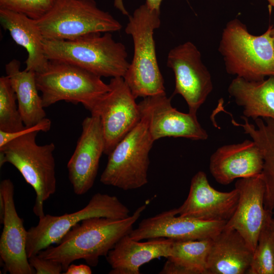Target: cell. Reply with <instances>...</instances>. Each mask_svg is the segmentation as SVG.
Returning a JSON list of instances; mask_svg holds the SVG:
<instances>
[{"label": "cell", "mask_w": 274, "mask_h": 274, "mask_svg": "<svg viewBox=\"0 0 274 274\" xmlns=\"http://www.w3.org/2000/svg\"><path fill=\"white\" fill-rule=\"evenodd\" d=\"M147 207H139L132 215L122 219L93 217L83 220L70 230L57 246H50L38 255L62 265L63 271L74 261L83 259L89 265L97 266L115 244L130 233L133 226Z\"/></svg>", "instance_id": "1"}, {"label": "cell", "mask_w": 274, "mask_h": 274, "mask_svg": "<svg viewBox=\"0 0 274 274\" xmlns=\"http://www.w3.org/2000/svg\"><path fill=\"white\" fill-rule=\"evenodd\" d=\"M93 33L70 40L43 39L49 60L67 62L99 77H124L129 66L125 46L111 32Z\"/></svg>", "instance_id": "2"}, {"label": "cell", "mask_w": 274, "mask_h": 274, "mask_svg": "<svg viewBox=\"0 0 274 274\" xmlns=\"http://www.w3.org/2000/svg\"><path fill=\"white\" fill-rule=\"evenodd\" d=\"M272 25L261 35L249 32L247 26L235 18L223 29L218 51L227 74L250 81L274 76V40Z\"/></svg>", "instance_id": "3"}, {"label": "cell", "mask_w": 274, "mask_h": 274, "mask_svg": "<svg viewBox=\"0 0 274 274\" xmlns=\"http://www.w3.org/2000/svg\"><path fill=\"white\" fill-rule=\"evenodd\" d=\"M160 13L144 4L128 16L125 28L133 43V56L123 78L135 98L165 92L154 39L161 24Z\"/></svg>", "instance_id": "4"}, {"label": "cell", "mask_w": 274, "mask_h": 274, "mask_svg": "<svg viewBox=\"0 0 274 274\" xmlns=\"http://www.w3.org/2000/svg\"><path fill=\"white\" fill-rule=\"evenodd\" d=\"M39 131L19 135L0 148V166L9 163L15 167L34 189L36 198L33 212L39 218L45 215L44 202L56 189L53 143L39 145Z\"/></svg>", "instance_id": "5"}, {"label": "cell", "mask_w": 274, "mask_h": 274, "mask_svg": "<svg viewBox=\"0 0 274 274\" xmlns=\"http://www.w3.org/2000/svg\"><path fill=\"white\" fill-rule=\"evenodd\" d=\"M36 22L46 40H70L90 33L118 31L122 27L94 0H54L51 8Z\"/></svg>", "instance_id": "6"}, {"label": "cell", "mask_w": 274, "mask_h": 274, "mask_svg": "<svg viewBox=\"0 0 274 274\" xmlns=\"http://www.w3.org/2000/svg\"><path fill=\"white\" fill-rule=\"evenodd\" d=\"M101 78L77 65L55 60H49L44 71L36 73L44 108L63 100L81 103L89 111L110 89L109 84Z\"/></svg>", "instance_id": "7"}, {"label": "cell", "mask_w": 274, "mask_h": 274, "mask_svg": "<svg viewBox=\"0 0 274 274\" xmlns=\"http://www.w3.org/2000/svg\"><path fill=\"white\" fill-rule=\"evenodd\" d=\"M154 142L146 121L141 118L108 155L100 181L125 191L145 185L148 183L149 153Z\"/></svg>", "instance_id": "8"}, {"label": "cell", "mask_w": 274, "mask_h": 274, "mask_svg": "<svg viewBox=\"0 0 274 274\" xmlns=\"http://www.w3.org/2000/svg\"><path fill=\"white\" fill-rule=\"evenodd\" d=\"M130 210L117 197L107 194H94L82 209L60 216L45 215L38 224L27 230L26 251L28 258L53 244H58L65 234L76 224L93 217L122 219L128 217Z\"/></svg>", "instance_id": "9"}, {"label": "cell", "mask_w": 274, "mask_h": 274, "mask_svg": "<svg viewBox=\"0 0 274 274\" xmlns=\"http://www.w3.org/2000/svg\"><path fill=\"white\" fill-rule=\"evenodd\" d=\"M109 85V90L96 101L90 111L100 119L104 154L107 155L141 119L136 98L124 78H112Z\"/></svg>", "instance_id": "10"}, {"label": "cell", "mask_w": 274, "mask_h": 274, "mask_svg": "<svg viewBox=\"0 0 274 274\" xmlns=\"http://www.w3.org/2000/svg\"><path fill=\"white\" fill-rule=\"evenodd\" d=\"M167 65L175 75L174 95H181L189 112L196 114L213 89L211 75L202 61L200 52L192 42H184L170 50Z\"/></svg>", "instance_id": "11"}, {"label": "cell", "mask_w": 274, "mask_h": 274, "mask_svg": "<svg viewBox=\"0 0 274 274\" xmlns=\"http://www.w3.org/2000/svg\"><path fill=\"white\" fill-rule=\"evenodd\" d=\"M141 118L147 123L155 141L166 137L184 138L194 141L208 138L199 123L196 114L184 113L173 107L171 98L164 93L143 98L138 104Z\"/></svg>", "instance_id": "12"}, {"label": "cell", "mask_w": 274, "mask_h": 274, "mask_svg": "<svg viewBox=\"0 0 274 274\" xmlns=\"http://www.w3.org/2000/svg\"><path fill=\"white\" fill-rule=\"evenodd\" d=\"M82 130L67 168L69 180L75 193L81 195L93 186L101 155L105 139L98 115L91 114L82 123Z\"/></svg>", "instance_id": "13"}, {"label": "cell", "mask_w": 274, "mask_h": 274, "mask_svg": "<svg viewBox=\"0 0 274 274\" xmlns=\"http://www.w3.org/2000/svg\"><path fill=\"white\" fill-rule=\"evenodd\" d=\"M239 194L234 188L221 192L210 184L206 174L198 171L192 177L188 195L176 208L178 216L204 221H228L234 214Z\"/></svg>", "instance_id": "14"}, {"label": "cell", "mask_w": 274, "mask_h": 274, "mask_svg": "<svg viewBox=\"0 0 274 274\" xmlns=\"http://www.w3.org/2000/svg\"><path fill=\"white\" fill-rule=\"evenodd\" d=\"M177 215L175 208L144 219L129 235L137 241L157 237L174 240L213 238L227 222L204 221Z\"/></svg>", "instance_id": "15"}, {"label": "cell", "mask_w": 274, "mask_h": 274, "mask_svg": "<svg viewBox=\"0 0 274 274\" xmlns=\"http://www.w3.org/2000/svg\"><path fill=\"white\" fill-rule=\"evenodd\" d=\"M0 193L5 202L3 229L0 238V257L4 270L10 274L35 273L26 254L27 231L16 210L14 186L10 179L1 181Z\"/></svg>", "instance_id": "16"}, {"label": "cell", "mask_w": 274, "mask_h": 274, "mask_svg": "<svg viewBox=\"0 0 274 274\" xmlns=\"http://www.w3.org/2000/svg\"><path fill=\"white\" fill-rule=\"evenodd\" d=\"M235 188L239 194L237 206L225 227L237 231L254 252L268 214L264 207L265 184L260 174L239 179Z\"/></svg>", "instance_id": "17"}, {"label": "cell", "mask_w": 274, "mask_h": 274, "mask_svg": "<svg viewBox=\"0 0 274 274\" xmlns=\"http://www.w3.org/2000/svg\"><path fill=\"white\" fill-rule=\"evenodd\" d=\"M263 166L262 152L253 140L220 147L210 158V172L219 184L228 185L236 179L260 174Z\"/></svg>", "instance_id": "18"}, {"label": "cell", "mask_w": 274, "mask_h": 274, "mask_svg": "<svg viewBox=\"0 0 274 274\" xmlns=\"http://www.w3.org/2000/svg\"><path fill=\"white\" fill-rule=\"evenodd\" d=\"M174 239L157 237L140 242L129 234L123 236L106 256L110 274H140L141 266L154 259L170 254Z\"/></svg>", "instance_id": "19"}, {"label": "cell", "mask_w": 274, "mask_h": 274, "mask_svg": "<svg viewBox=\"0 0 274 274\" xmlns=\"http://www.w3.org/2000/svg\"><path fill=\"white\" fill-rule=\"evenodd\" d=\"M253 252L236 230L224 226L214 238L207 261L208 274L247 273Z\"/></svg>", "instance_id": "20"}, {"label": "cell", "mask_w": 274, "mask_h": 274, "mask_svg": "<svg viewBox=\"0 0 274 274\" xmlns=\"http://www.w3.org/2000/svg\"><path fill=\"white\" fill-rule=\"evenodd\" d=\"M0 21L15 43L27 51L25 70L35 73L44 71L49 59L45 54L44 38L36 20L20 13L0 8Z\"/></svg>", "instance_id": "21"}, {"label": "cell", "mask_w": 274, "mask_h": 274, "mask_svg": "<svg viewBox=\"0 0 274 274\" xmlns=\"http://www.w3.org/2000/svg\"><path fill=\"white\" fill-rule=\"evenodd\" d=\"M228 92L236 104L243 108L245 117L254 120L258 118L274 120V76L259 81L236 77Z\"/></svg>", "instance_id": "22"}, {"label": "cell", "mask_w": 274, "mask_h": 274, "mask_svg": "<svg viewBox=\"0 0 274 274\" xmlns=\"http://www.w3.org/2000/svg\"><path fill=\"white\" fill-rule=\"evenodd\" d=\"M5 70L16 93L24 125L32 126L46 118L42 98L38 93L36 73L21 71L20 62L16 59L6 64Z\"/></svg>", "instance_id": "23"}, {"label": "cell", "mask_w": 274, "mask_h": 274, "mask_svg": "<svg viewBox=\"0 0 274 274\" xmlns=\"http://www.w3.org/2000/svg\"><path fill=\"white\" fill-rule=\"evenodd\" d=\"M244 123L231 119L236 126L242 127L260 148L263 158L261 173L265 187L264 207L266 211L274 214V120L258 118L254 120L255 126L249 122L248 118L242 116Z\"/></svg>", "instance_id": "24"}, {"label": "cell", "mask_w": 274, "mask_h": 274, "mask_svg": "<svg viewBox=\"0 0 274 274\" xmlns=\"http://www.w3.org/2000/svg\"><path fill=\"white\" fill-rule=\"evenodd\" d=\"M213 238L174 240L160 274H208L207 261Z\"/></svg>", "instance_id": "25"}, {"label": "cell", "mask_w": 274, "mask_h": 274, "mask_svg": "<svg viewBox=\"0 0 274 274\" xmlns=\"http://www.w3.org/2000/svg\"><path fill=\"white\" fill-rule=\"evenodd\" d=\"M272 215L268 212L248 274H274V230L270 223Z\"/></svg>", "instance_id": "26"}, {"label": "cell", "mask_w": 274, "mask_h": 274, "mask_svg": "<svg viewBox=\"0 0 274 274\" xmlns=\"http://www.w3.org/2000/svg\"><path fill=\"white\" fill-rule=\"evenodd\" d=\"M17 97L9 77L0 78V130L13 133L26 126L16 104Z\"/></svg>", "instance_id": "27"}, {"label": "cell", "mask_w": 274, "mask_h": 274, "mask_svg": "<svg viewBox=\"0 0 274 274\" xmlns=\"http://www.w3.org/2000/svg\"><path fill=\"white\" fill-rule=\"evenodd\" d=\"M54 0H0V8L23 14L37 20L52 7Z\"/></svg>", "instance_id": "28"}, {"label": "cell", "mask_w": 274, "mask_h": 274, "mask_svg": "<svg viewBox=\"0 0 274 274\" xmlns=\"http://www.w3.org/2000/svg\"><path fill=\"white\" fill-rule=\"evenodd\" d=\"M28 261L35 269V274H60L63 271L60 263L42 258L38 254L29 257Z\"/></svg>", "instance_id": "29"}, {"label": "cell", "mask_w": 274, "mask_h": 274, "mask_svg": "<svg viewBox=\"0 0 274 274\" xmlns=\"http://www.w3.org/2000/svg\"><path fill=\"white\" fill-rule=\"evenodd\" d=\"M51 121L47 118H44L38 124L30 127H25L23 129L13 133H8L0 130V148L4 146L12 139L32 131L47 132L51 129Z\"/></svg>", "instance_id": "30"}, {"label": "cell", "mask_w": 274, "mask_h": 274, "mask_svg": "<svg viewBox=\"0 0 274 274\" xmlns=\"http://www.w3.org/2000/svg\"><path fill=\"white\" fill-rule=\"evenodd\" d=\"M162 0H146L145 3L151 10L160 13V6ZM114 5L121 13L125 15L129 16V14L125 8L122 0H115Z\"/></svg>", "instance_id": "31"}, {"label": "cell", "mask_w": 274, "mask_h": 274, "mask_svg": "<svg viewBox=\"0 0 274 274\" xmlns=\"http://www.w3.org/2000/svg\"><path fill=\"white\" fill-rule=\"evenodd\" d=\"M65 274H91L92 270L90 266L87 265L70 264L65 272Z\"/></svg>", "instance_id": "32"}, {"label": "cell", "mask_w": 274, "mask_h": 274, "mask_svg": "<svg viewBox=\"0 0 274 274\" xmlns=\"http://www.w3.org/2000/svg\"><path fill=\"white\" fill-rule=\"evenodd\" d=\"M5 215V202L3 195L0 193V222L2 224Z\"/></svg>", "instance_id": "33"}, {"label": "cell", "mask_w": 274, "mask_h": 274, "mask_svg": "<svg viewBox=\"0 0 274 274\" xmlns=\"http://www.w3.org/2000/svg\"><path fill=\"white\" fill-rule=\"evenodd\" d=\"M270 35L273 38L274 40V26H272V27L271 28L270 30Z\"/></svg>", "instance_id": "34"}, {"label": "cell", "mask_w": 274, "mask_h": 274, "mask_svg": "<svg viewBox=\"0 0 274 274\" xmlns=\"http://www.w3.org/2000/svg\"><path fill=\"white\" fill-rule=\"evenodd\" d=\"M270 223L272 227L274 230V218H273L272 216L270 218Z\"/></svg>", "instance_id": "35"}, {"label": "cell", "mask_w": 274, "mask_h": 274, "mask_svg": "<svg viewBox=\"0 0 274 274\" xmlns=\"http://www.w3.org/2000/svg\"><path fill=\"white\" fill-rule=\"evenodd\" d=\"M269 4L274 8V0H266Z\"/></svg>", "instance_id": "36"}]
</instances>
